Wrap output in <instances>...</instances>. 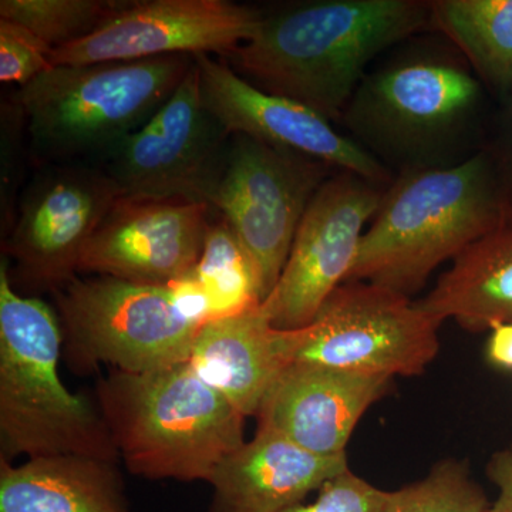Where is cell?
<instances>
[{"label": "cell", "mask_w": 512, "mask_h": 512, "mask_svg": "<svg viewBox=\"0 0 512 512\" xmlns=\"http://www.w3.org/2000/svg\"><path fill=\"white\" fill-rule=\"evenodd\" d=\"M262 12L227 0L126 2L93 35L52 50L53 66L175 55L227 57L248 42Z\"/></svg>", "instance_id": "12"}, {"label": "cell", "mask_w": 512, "mask_h": 512, "mask_svg": "<svg viewBox=\"0 0 512 512\" xmlns=\"http://www.w3.org/2000/svg\"><path fill=\"white\" fill-rule=\"evenodd\" d=\"M120 198L103 168L70 165L39 175L20 202L8 252L30 285L59 289Z\"/></svg>", "instance_id": "13"}, {"label": "cell", "mask_w": 512, "mask_h": 512, "mask_svg": "<svg viewBox=\"0 0 512 512\" xmlns=\"http://www.w3.org/2000/svg\"><path fill=\"white\" fill-rule=\"evenodd\" d=\"M390 377L293 362L266 392L255 419L323 457L346 456L367 410L392 389Z\"/></svg>", "instance_id": "16"}, {"label": "cell", "mask_w": 512, "mask_h": 512, "mask_svg": "<svg viewBox=\"0 0 512 512\" xmlns=\"http://www.w3.org/2000/svg\"><path fill=\"white\" fill-rule=\"evenodd\" d=\"M232 134L205 107L195 62L167 103L104 158L120 197L200 202L211 198Z\"/></svg>", "instance_id": "10"}, {"label": "cell", "mask_w": 512, "mask_h": 512, "mask_svg": "<svg viewBox=\"0 0 512 512\" xmlns=\"http://www.w3.org/2000/svg\"><path fill=\"white\" fill-rule=\"evenodd\" d=\"M190 275L207 299L210 320L261 306L254 268L225 220L211 224L200 261Z\"/></svg>", "instance_id": "22"}, {"label": "cell", "mask_w": 512, "mask_h": 512, "mask_svg": "<svg viewBox=\"0 0 512 512\" xmlns=\"http://www.w3.org/2000/svg\"><path fill=\"white\" fill-rule=\"evenodd\" d=\"M194 56L55 66L26 86L15 103L39 156L103 161L143 127L178 89Z\"/></svg>", "instance_id": "6"}, {"label": "cell", "mask_w": 512, "mask_h": 512, "mask_svg": "<svg viewBox=\"0 0 512 512\" xmlns=\"http://www.w3.org/2000/svg\"><path fill=\"white\" fill-rule=\"evenodd\" d=\"M389 494L349 467L323 485L315 501H305L282 512H382Z\"/></svg>", "instance_id": "26"}, {"label": "cell", "mask_w": 512, "mask_h": 512, "mask_svg": "<svg viewBox=\"0 0 512 512\" xmlns=\"http://www.w3.org/2000/svg\"><path fill=\"white\" fill-rule=\"evenodd\" d=\"M426 30L430 0H313L262 13L224 60L258 89L340 123L372 63Z\"/></svg>", "instance_id": "2"}, {"label": "cell", "mask_w": 512, "mask_h": 512, "mask_svg": "<svg viewBox=\"0 0 512 512\" xmlns=\"http://www.w3.org/2000/svg\"><path fill=\"white\" fill-rule=\"evenodd\" d=\"M443 325L470 332L512 322V227L487 235L454 259L426 296L416 301Z\"/></svg>", "instance_id": "20"}, {"label": "cell", "mask_w": 512, "mask_h": 512, "mask_svg": "<svg viewBox=\"0 0 512 512\" xmlns=\"http://www.w3.org/2000/svg\"><path fill=\"white\" fill-rule=\"evenodd\" d=\"M505 227L507 207L487 148L453 167L396 175L346 282H370L412 298L440 265Z\"/></svg>", "instance_id": "3"}, {"label": "cell", "mask_w": 512, "mask_h": 512, "mask_svg": "<svg viewBox=\"0 0 512 512\" xmlns=\"http://www.w3.org/2000/svg\"><path fill=\"white\" fill-rule=\"evenodd\" d=\"M503 191L508 227H512V93L497 103L485 144Z\"/></svg>", "instance_id": "27"}, {"label": "cell", "mask_w": 512, "mask_h": 512, "mask_svg": "<svg viewBox=\"0 0 512 512\" xmlns=\"http://www.w3.org/2000/svg\"><path fill=\"white\" fill-rule=\"evenodd\" d=\"M96 399L134 476L210 483L245 443L247 417L190 362L143 373L113 370L97 384Z\"/></svg>", "instance_id": "4"}, {"label": "cell", "mask_w": 512, "mask_h": 512, "mask_svg": "<svg viewBox=\"0 0 512 512\" xmlns=\"http://www.w3.org/2000/svg\"><path fill=\"white\" fill-rule=\"evenodd\" d=\"M487 476L498 491L490 512H512V443L491 456Z\"/></svg>", "instance_id": "28"}, {"label": "cell", "mask_w": 512, "mask_h": 512, "mask_svg": "<svg viewBox=\"0 0 512 512\" xmlns=\"http://www.w3.org/2000/svg\"><path fill=\"white\" fill-rule=\"evenodd\" d=\"M124 3L121 0H2L0 19L18 23L57 49L93 35Z\"/></svg>", "instance_id": "23"}, {"label": "cell", "mask_w": 512, "mask_h": 512, "mask_svg": "<svg viewBox=\"0 0 512 512\" xmlns=\"http://www.w3.org/2000/svg\"><path fill=\"white\" fill-rule=\"evenodd\" d=\"M491 101L456 47L421 33L377 60L340 124L396 177L453 167L484 150Z\"/></svg>", "instance_id": "1"}, {"label": "cell", "mask_w": 512, "mask_h": 512, "mask_svg": "<svg viewBox=\"0 0 512 512\" xmlns=\"http://www.w3.org/2000/svg\"><path fill=\"white\" fill-rule=\"evenodd\" d=\"M63 332L45 302L20 295L0 265V458L119 461L99 404L59 376Z\"/></svg>", "instance_id": "5"}, {"label": "cell", "mask_w": 512, "mask_h": 512, "mask_svg": "<svg viewBox=\"0 0 512 512\" xmlns=\"http://www.w3.org/2000/svg\"><path fill=\"white\" fill-rule=\"evenodd\" d=\"M386 187L336 171L319 188L303 215L278 284L261 303L275 328H305L348 281Z\"/></svg>", "instance_id": "11"}, {"label": "cell", "mask_w": 512, "mask_h": 512, "mask_svg": "<svg viewBox=\"0 0 512 512\" xmlns=\"http://www.w3.org/2000/svg\"><path fill=\"white\" fill-rule=\"evenodd\" d=\"M335 168L244 134H232L211 198L254 268L262 302L274 291L312 198Z\"/></svg>", "instance_id": "8"}, {"label": "cell", "mask_w": 512, "mask_h": 512, "mask_svg": "<svg viewBox=\"0 0 512 512\" xmlns=\"http://www.w3.org/2000/svg\"><path fill=\"white\" fill-rule=\"evenodd\" d=\"M194 62L201 99L229 133L295 151L376 184L389 185L394 180L386 167L318 111L258 89L221 57L197 55Z\"/></svg>", "instance_id": "14"}, {"label": "cell", "mask_w": 512, "mask_h": 512, "mask_svg": "<svg viewBox=\"0 0 512 512\" xmlns=\"http://www.w3.org/2000/svg\"><path fill=\"white\" fill-rule=\"evenodd\" d=\"M430 30L463 55L495 104L512 93V0H430Z\"/></svg>", "instance_id": "21"}, {"label": "cell", "mask_w": 512, "mask_h": 512, "mask_svg": "<svg viewBox=\"0 0 512 512\" xmlns=\"http://www.w3.org/2000/svg\"><path fill=\"white\" fill-rule=\"evenodd\" d=\"M63 342L74 365L143 373L188 362L202 323L185 311L174 285L111 276L56 289Z\"/></svg>", "instance_id": "7"}, {"label": "cell", "mask_w": 512, "mask_h": 512, "mask_svg": "<svg viewBox=\"0 0 512 512\" xmlns=\"http://www.w3.org/2000/svg\"><path fill=\"white\" fill-rule=\"evenodd\" d=\"M348 454L323 457L272 430L256 427L254 439L232 451L210 483V512H282L305 503L349 468Z\"/></svg>", "instance_id": "17"}, {"label": "cell", "mask_w": 512, "mask_h": 512, "mask_svg": "<svg viewBox=\"0 0 512 512\" xmlns=\"http://www.w3.org/2000/svg\"><path fill=\"white\" fill-rule=\"evenodd\" d=\"M52 47L18 23L0 19V80L26 86L53 69Z\"/></svg>", "instance_id": "25"}, {"label": "cell", "mask_w": 512, "mask_h": 512, "mask_svg": "<svg viewBox=\"0 0 512 512\" xmlns=\"http://www.w3.org/2000/svg\"><path fill=\"white\" fill-rule=\"evenodd\" d=\"M466 461H439L426 477L390 491L382 512H490Z\"/></svg>", "instance_id": "24"}, {"label": "cell", "mask_w": 512, "mask_h": 512, "mask_svg": "<svg viewBox=\"0 0 512 512\" xmlns=\"http://www.w3.org/2000/svg\"><path fill=\"white\" fill-rule=\"evenodd\" d=\"M440 326L410 296L345 282L308 326L296 329L295 362L390 379L419 376L439 355Z\"/></svg>", "instance_id": "9"}, {"label": "cell", "mask_w": 512, "mask_h": 512, "mask_svg": "<svg viewBox=\"0 0 512 512\" xmlns=\"http://www.w3.org/2000/svg\"><path fill=\"white\" fill-rule=\"evenodd\" d=\"M0 512H133L117 461L82 456L0 458Z\"/></svg>", "instance_id": "19"}, {"label": "cell", "mask_w": 512, "mask_h": 512, "mask_svg": "<svg viewBox=\"0 0 512 512\" xmlns=\"http://www.w3.org/2000/svg\"><path fill=\"white\" fill-rule=\"evenodd\" d=\"M296 339V329L275 328L258 306L204 323L188 362L245 417H255L269 387L295 362Z\"/></svg>", "instance_id": "18"}, {"label": "cell", "mask_w": 512, "mask_h": 512, "mask_svg": "<svg viewBox=\"0 0 512 512\" xmlns=\"http://www.w3.org/2000/svg\"><path fill=\"white\" fill-rule=\"evenodd\" d=\"M211 210L200 202L120 197L84 247L77 272L175 284L200 261Z\"/></svg>", "instance_id": "15"}, {"label": "cell", "mask_w": 512, "mask_h": 512, "mask_svg": "<svg viewBox=\"0 0 512 512\" xmlns=\"http://www.w3.org/2000/svg\"><path fill=\"white\" fill-rule=\"evenodd\" d=\"M485 356L490 365L512 372V322L501 323L490 330Z\"/></svg>", "instance_id": "29"}]
</instances>
